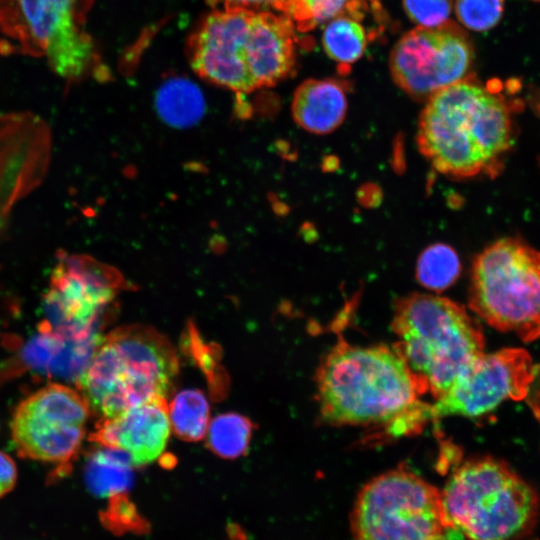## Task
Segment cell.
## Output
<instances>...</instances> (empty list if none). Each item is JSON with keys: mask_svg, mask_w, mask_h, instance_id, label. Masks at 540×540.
Here are the masks:
<instances>
[{"mask_svg": "<svg viewBox=\"0 0 540 540\" xmlns=\"http://www.w3.org/2000/svg\"><path fill=\"white\" fill-rule=\"evenodd\" d=\"M321 418L328 424L380 425L393 436L415 432L432 419L425 394L393 347L339 340L316 373Z\"/></svg>", "mask_w": 540, "mask_h": 540, "instance_id": "1", "label": "cell"}, {"mask_svg": "<svg viewBox=\"0 0 540 540\" xmlns=\"http://www.w3.org/2000/svg\"><path fill=\"white\" fill-rule=\"evenodd\" d=\"M512 104L497 87L471 75L427 100L418 123V148L443 175H494L512 145Z\"/></svg>", "mask_w": 540, "mask_h": 540, "instance_id": "2", "label": "cell"}, {"mask_svg": "<svg viewBox=\"0 0 540 540\" xmlns=\"http://www.w3.org/2000/svg\"><path fill=\"white\" fill-rule=\"evenodd\" d=\"M294 30L280 13L216 9L188 42L191 67L203 79L240 94L272 87L294 69Z\"/></svg>", "mask_w": 540, "mask_h": 540, "instance_id": "3", "label": "cell"}, {"mask_svg": "<svg viewBox=\"0 0 540 540\" xmlns=\"http://www.w3.org/2000/svg\"><path fill=\"white\" fill-rule=\"evenodd\" d=\"M393 345L425 393L434 399L484 353L478 323L456 302L423 293L400 298L394 306Z\"/></svg>", "mask_w": 540, "mask_h": 540, "instance_id": "4", "label": "cell"}, {"mask_svg": "<svg viewBox=\"0 0 540 540\" xmlns=\"http://www.w3.org/2000/svg\"><path fill=\"white\" fill-rule=\"evenodd\" d=\"M179 370L169 340L145 325L112 330L76 382L99 419L116 417L156 398H166Z\"/></svg>", "mask_w": 540, "mask_h": 540, "instance_id": "5", "label": "cell"}, {"mask_svg": "<svg viewBox=\"0 0 540 540\" xmlns=\"http://www.w3.org/2000/svg\"><path fill=\"white\" fill-rule=\"evenodd\" d=\"M441 494L450 521L469 540H521L539 517L534 488L491 457L457 466Z\"/></svg>", "mask_w": 540, "mask_h": 540, "instance_id": "6", "label": "cell"}, {"mask_svg": "<svg viewBox=\"0 0 540 540\" xmlns=\"http://www.w3.org/2000/svg\"><path fill=\"white\" fill-rule=\"evenodd\" d=\"M93 0H0V52L43 57L68 84L100 65L85 29Z\"/></svg>", "mask_w": 540, "mask_h": 540, "instance_id": "7", "label": "cell"}, {"mask_svg": "<svg viewBox=\"0 0 540 540\" xmlns=\"http://www.w3.org/2000/svg\"><path fill=\"white\" fill-rule=\"evenodd\" d=\"M469 306L495 329L540 336V252L516 238L485 248L473 262Z\"/></svg>", "mask_w": 540, "mask_h": 540, "instance_id": "8", "label": "cell"}, {"mask_svg": "<svg viewBox=\"0 0 540 540\" xmlns=\"http://www.w3.org/2000/svg\"><path fill=\"white\" fill-rule=\"evenodd\" d=\"M351 529L354 540H450L457 531L441 491L402 467L375 477L361 489Z\"/></svg>", "mask_w": 540, "mask_h": 540, "instance_id": "9", "label": "cell"}, {"mask_svg": "<svg viewBox=\"0 0 540 540\" xmlns=\"http://www.w3.org/2000/svg\"><path fill=\"white\" fill-rule=\"evenodd\" d=\"M126 287L112 267L90 256L60 252L43 299L45 320L40 329L65 339L100 336V322Z\"/></svg>", "mask_w": 540, "mask_h": 540, "instance_id": "10", "label": "cell"}, {"mask_svg": "<svg viewBox=\"0 0 540 540\" xmlns=\"http://www.w3.org/2000/svg\"><path fill=\"white\" fill-rule=\"evenodd\" d=\"M89 412L85 397L72 388L60 384L41 388L13 415L11 434L18 454L65 468L78 454Z\"/></svg>", "mask_w": 540, "mask_h": 540, "instance_id": "11", "label": "cell"}, {"mask_svg": "<svg viewBox=\"0 0 540 540\" xmlns=\"http://www.w3.org/2000/svg\"><path fill=\"white\" fill-rule=\"evenodd\" d=\"M474 47L457 24L416 27L405 33L390 55L394 82L416 100L427 101L438 91L470 77Z\"/></svg>", "mask_w": 540, "mask_h": 540, "instance_id": "12", "label": "cell"}, {"mask_svg": "<svg viewBox=\"0 0 540 540\" xmlns=\"http://www.w3.org/2000/svg\"><path fill=\"white\" fill-rule=\"evenodd\" d=\"M534 377L535 367L524 349L483 353L430 405L432 419L477 417L507 399H523Z\"/></svg>", "mask_w": 540, "mask_h": 540, "instance_id": "13", "label": "cell"}, {"mask_svg": "<svg viewBox=\"0 0 540 540\" xmlns=\"http://www.w3.org/2000/svg\"><path fill=\"white\" fill-rule=\"evenodd\" d=\"M170 420L166 398H156L113 417L99 419L90 440L128 453L134 467L156 460L164 451Z\"/></svg>", "mask_w": 540, "mask_h": 540, "instance_id": "14", "label": "cell"}, {"mask_svg": "<svg viewBox=\"0 0 540 540\" xmlns=\"http://www.w3.org/2000/svg\"><path fill=\"white\" fill-rule=\"evenodd\" d=\"M347 105L346 88L342 83L333 79H309L294 93L292 115L303 129L324 135L342 124Z\"/></svg>", "mask_w": 540, "mask_h": 540, "instance_id": "15", "label": "cell"}, {"mask_svg": "<svg viewBox=\"0 0 540 540\" xmlns=\"http://www.w3.org/2000/svg\"><path fill=\"white\" fill-rule=\"evenodd\" d=\"M133 468L127 452L100 446L87 457L84 480L92 494L111 498L126 493L132 487Z\"/></svg>", "mask_w": 540, "mask_h": 540, "instance_id": "16", "label": "cell"}, {"mask_svg": "<svg viewBox=\"0 0 540 540\" xmlns=\"http://www.w3.org/2000/svg\"><path fill=\"white\" fill-rule=\"evenodd\" d=\"M155 107L168 125L184 128L202 118L205 99L197 84L188 78L175 76L162 82L158 88Z\"/></svg>", "mask_w": 540, "mask_h": 540, "instance_id": "17", "label": "cell"}, {"mask_svg": "<svg viewBox=\"0 0 540 540\" xmlns=\"http://www.w3.org/2000/svg\"><path fill=\"white\" fill-rule=\"evenodd\" d=\"M170 425L174 433L185 441L202 440L209 426V403L197 389H186L168 405Z\"/></svg>", "mask_w": 540, "mask_h": 540, "instance_id": "18", "label": "cell"}, {"mask_svg": "<svg viewBox=\"0 0 540 540\" xmlns=\"http://www.w3.org/2000/svg\"><path fill=\"white\" fill-rule=\"evenodd\" d=\"M351 16L341 15L327 22L322 43L327 55L339 64H352L364 53L367 38L362 25Z\"/></svg>", "mask_w": 540, "mask_h": 540, "instance_id": "19", "label": "cell"}, {"mask_svg": "<svg viewBox=\"0 0 540 540\" xmlns=\"http://www.w3.org/2000/svg\"><path fill=\"white\" fill-rule=\"evenodd\" d=\"M207 430L208 448L217 456L234 459L246 453L253 424L247 417L231 412L215 417Z\"/></svg>", "mask_w": 540, "mask_h": 540, "instance_id": "20", "label": "cell"}, {"mask_svg": "<svg viewBox=\"0 0 540 540\" xmlns=\"http://www.w3.org/2000/svg\"><path fill=\"white\" fill-rule=\"evenodd\" d=\"M460 271L461 264L456 251L444 243H435L424 249L416 264L418 282L435 291L450 287Z\"/></svg>", "mask_w": 540, "mask_h": 540, "instance_id": "21", "label": "cell"}, {"mask_svg": "<svg viewBox=\"0 0 540 540\" xmlns=\"http://www.w3.org/2000/svg\"><path fill=\"white\" fill-rule=\"evenodd\" d=\"M363 4L364 0H291L287 16L296 29L307 32L341 15L359 19Z\"/></svg>", "mask_w": 540, "mask_h": 540, "instance_id": "22", "label": "cell"}, {"mask_svg": "<svg viewBox=\"0 0 540 540\" xmlns=\"http://www.w3.org/2000/svg\"><path fill=\"white\" fill-rule=\"evenodd\" d=\"M182 346L207 376L211 390L215 392L216 396H221L227 384L226 376L217 359L216 350L201 339L192 324L187 327Z\"/></svg>", "mask_w": 540, "mask_h": 540, "instance_id": "23", "label": "cell"}, {"mask_svg": "<svg viewBox=\"0 0 540 540\" xmlns=\"http://www.w3.org/2000/svg\"><path fill=\"white\" fill-rule=\"evenodd\" d=\"M459 22L467 29L484 32L495 27L504 12V0H455Z\"/></svg>", "mask_w": 540, "mask_h": 540, "instance_id": "24", "label": "cell"}, {"mask_svg": "<svg viewBox=\"0 0 540 540\" xmlns=\"http://www.w3.org/2000/svg\"><path fill=\"white\" fill-rule=\"evenodd\" d=\"M65 342L66 339L62 336L40 329V334L25 346L23 360L30 368L48 374Z\"/></svg>", "mask_w": 540, "mask_h": 540, "instance_id": "25", "label": "cell"}, {"mask_svg": "<svg viewBox=\"0 0 540 540\" xmlns=\"http://www.w3.org/2000/svg\"><path fill=\"white\" fill-rule=\"evenodd\" d=\"M102 520L113 531H145L146 522L136 510V506L129 501L126 493L109 498V506L105 510Z\"/></svg>", "mask_w": 540, "mask_h": 540, "instance_id": "26", "label": "cell"}, {"mask_svg": "<svg viewBox=\"0 0 540 540\" xmlns=\"http://www.w3.org/2000/svg\"><path fill=\"white\" fill-rule=\"evenodd\" d=\"M409 19L418 27H437L448 22L453 0H403Z\"/></svg>", "mask_w": 540, "mask_h": 540, "instance_id": "27", "label": "cell"}, {"mask_svg": "<svg viewBox=\"0 0 540 540\" xmlns=\"http://www.w3.org/2000/svg\"><path fill=\"white\" fill-rule=\"evenodd\" d=\"M208 2L220 10L271 11L287 16L291 0H208Z\"/></svg>", "mask_w": 540, "mask_h": 540, "instance_id": "28", "label": "cell"}, {"mask_svg": "<svg viewBox=\"0 0 540 540\" xmlns=\"http://www.w3.org/2000/svg\"><path fill=\"white\" fill-rule=\"evenodd\" d=\"M16 479L17 469L13 459L0 451V497L14 488Z\"/></svg>", "mask_w": 540, "mask_h": 540, "instance_id": "29", "label": "cell"}, {"mask_svg": "<svg viewBox=\"0 0 540 540\" xmlns=\"http://www.w3.org/2000/svg\"><path fill=\"white\" fill-rule=\"evenodd\" d=\"M532 1L540 2V0H532Z\"/></svg>", "mask_w": 540, "mask_h": 540, "instance_id": "30", "label": "cell"}]
</instances>
